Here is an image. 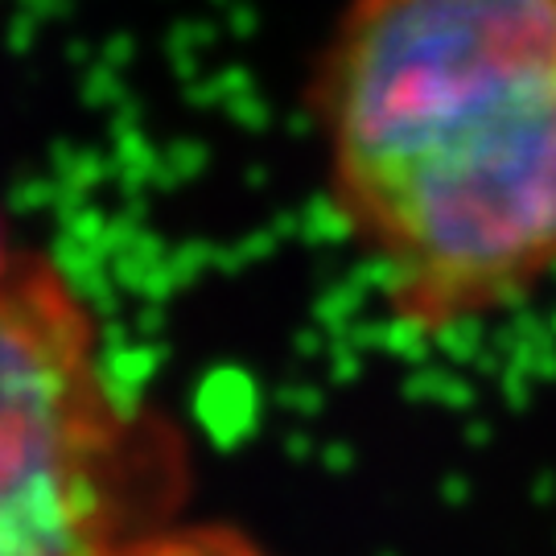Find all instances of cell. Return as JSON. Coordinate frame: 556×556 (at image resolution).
Listing matches in <instances>:
<instances>
[{"mask_svg": "<svg viewBox=\"0 0 556 556\" xmlns=\"http://www.w3.org/2000/svg\"><path fill=\"white\" fill-rule=\"evenodd\" d=\"M17 260L21 256H13V248H9V236H4V223H0V285L9 280V273L17 268Z\"/></svg>", "mask_w": 556, "mask_h": 556, "instance_id": "4", "label": "cell"}, {"mask_svg": "<svg viewBox=\"0 0 556 556\" xmlns=\"http://www.w3.org/2000/svg\"><path fill=\"white\" fill-rule=\"evenodd\" d=\"M96 556H280L264 540L236 523H178V519H149L132 532L112 540Z\"/></svg>", "mask_w": 556, "mask_h": 556, "instance_id": "3", "label": "cell"}, {"mask_svg": "<svg viewBox=\"0 0 556 556\" xmlns=\"http://www.w3.org/2000/svg\"><path fill=\"white\" fill-rule=\"evenodd\" d=\"M161 425L119 392L96 309L54 260L0 285V556H96L169 495Z\"/></svg>", "mask_w": 556, "mask_h": 556, "instance_id": "2", "label": "cell"}, {"mask_svg": "<svg viewBox=\"0 0 556 556\" xmlns=\"http://www.w3.org/2000/svg\"><path fill=\"white\" fill-rule=\"evenodd\" d=\"M305 119L330 227L400 334L556 285V0H338Z\"/></svg>", "mask_w": 556, "mask_h": 556, "instance_id": "1", "label": "cell"}]
</instances>
